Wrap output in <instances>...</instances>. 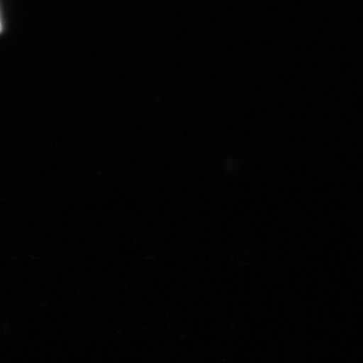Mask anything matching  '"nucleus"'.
Returning <instances> with one entry per match:
<instances>
[{"label": "nucleus", "mask_w": 363, "mask_h": 363, "mask_svg": "<svg viewBox=\"0 0 363 363\" xmlns=\"http://www.w3.org/2000/svg\"><path fill=\"white\" fill-rule=\"evenodd\" d=\"M1 28H3V26H1V21H0V32H1Z\"/></svg>", "instance_id": "f257e3e1"}]
</instances>
